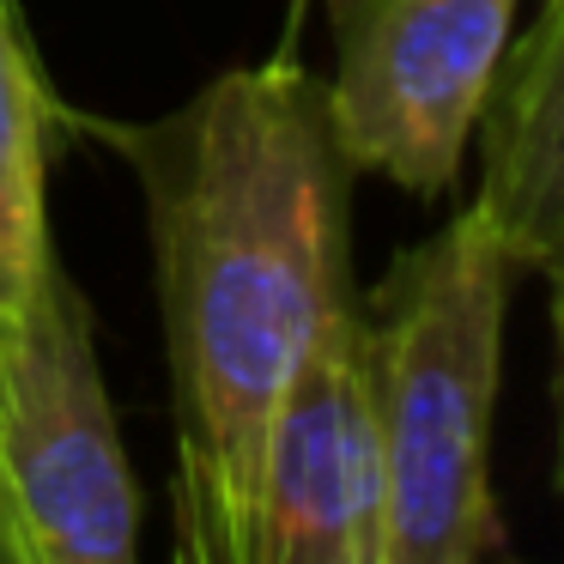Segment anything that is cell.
<instances>
[{
	"instance_id": "obj_1",
	"label": "cell",
	"mask_w": 564,
	"mask_h": 564,
	"mask_svg": "<svg viewBox=\"0 0 564 564\" xmlns=\"http://www.w3.org/2000/svg\"><path fill=\"white\" fill-rule=\"evenodd\" d=\"M147 195L171 346L176 558L249 564L261 449L322 322L352 304V159L292 50L116 128Z\"/></svg>"
},
{
	"instance_id": "obj_2",
	"label": "cell",
	"mask_w": 564,
	"mask_h": 564,
	"mask_svg": "<svg viewBox=\"0 0 564 564\" xmlns=\"http://www.w3.org/2000/svg\"><path fill=\"white\" fill-rule=\"evenodd\" d=\"M528 261L467 200L358 304L382 437V564H479L503 546L491 406Z\"/></svg>"
},
{
	"instance_id": "obj_3",
	"label": "cell",
	"mask_w": 564,
	"mask_h": 564,
	"mask_svg": "<svg viewBox=\"0 0 564 564\" xmlns=\"http://www.w3.org/2000/svg\"><path fill=\"white\" fill-rule=\"evenodd\" d=\"M140 491L62 261L0 322V564H128Z\"/></svg>"
},
{
	"instance_id": "obj_4",
	"label": "cell",
	"mask_w": 564,
	"mask_h": 564,
	"mask_svg": "<svg viewBox=\"0 0 564 564\" xmlns=\"http://www.w3.org/2000/svg\"><path fill=\"white\" fill-rule=\"evenodd\" d=\"M328 116L352 171L431 200L462 176L516 0H328Z\"/></svg>"
},
{
	"instance_id": "obj_5",
	"label": "cell",
	"mask_w": 564,
	"mask_h": 564,
	"mask_svg": "<svg viewBox=\"0 0 564 564\" xmlns=\"http://www.w3.org/2000/svg\"><path fill=\"white\" fill-rule=\"evenodd\" d=\"M249 564H382V437L358 297L322 322L273 406Z\"/></svg>"
},
{
	"instance_id": "obj_6",
	"label": "cell",
	"mask_w": 564,
	"mask_h": 564,
	"mask_svg": "<svg viewBox=\"0 0 564 564\" xmlns=\"http://www.w3.org/2000/svg\"><path fill=\"white\" fill-rule=\"evenodd\" d=\"M474 140V207L534 273L564 231V0H546L534 25L510 37Z\"/></svg>"
},
{
	"instance_id": "obj_7",
	"label": "cell",
	"mask_w": 564,
	"mask_h": 564,
	"mask_svg": "<svg viewBox=\"0 0 564 564\" xmlns=\"http://www.w3.org/2000/svg\"><path fill=\"white\" fill-rule=\"evenodd\" d=\"M43 128H50V91L13 0H0V322L25 304L55 261L43 207Z\"/></svg>"
},
{
	"instance_id": "obj_8",
	"label": "cell",
	"mask_w": 564,
	"mask_h": 564,
	"mask_svg": "<svg viewBox=\"0 0 564 564\" xmlns=\"http://www.w3.org/2000/svg\"><path fill=\"white\" fill-rule=\"evenodd\" d=\"M552 285V340H558V491H564V231L552 237V249L540 256V268Z\"/></svg>"
},
{
	"instance_id": "obj_9",
	"label": "cell",
	"mask_w": 564,
	"mask_h": 564,
	"mask_svg": "<svg viewBox=\"0 0 564 564\" xmlns=\"http://www.w3.org/2000/svg\"><path fill=\"white\" fill-rule=\"evenodd\" d=\"M304 13H310V0H285V37H292V31L304 25Z\"/></svg>"
}]
</instances>
